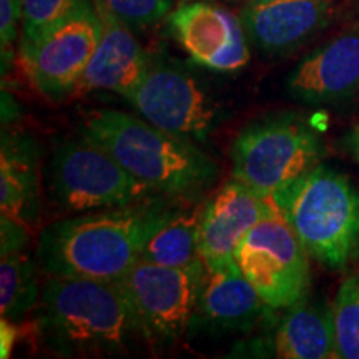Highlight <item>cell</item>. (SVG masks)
I'll return each mask as SVG.
<instances>
[{"mask_svg":"<svg viewBox=\"0 0 359 359\" xmlns=\"http://www.w3.org/2000/svg\"><path fill=\"white\" fill-rule=\"evenodd\" d=\"M100 34L102 20L97 6L90 0H79L37 40L19 48L30 83L50 100L75 95Z\"/></svg>","mask_w":359,"mask_h":359,"instance_id":"obj_8","label":"cell"},{"mask_svg":"<svg viewBox=\"0 0 359 359\" xmlns=\"http://www.w3.org/2000/svg\"><path fill=\"white\" fill-rule=\"evenodd\" d=\"M205 264L163 266L138 259L118 285L137 311L150 344H168L191 326L203 280Z\"/></svg>","mask_w":359,"mask_h":359,"instance_id":"obj_9","label":"cell"},{"mask_svg":"<svg viewBox=\"0 0 359 359\" xmlns=\"http://www.w3.org/2000/svg\"><path fill=\"white\" fill-rule=\"evenodd\" d=\"M182 198L155 195L58 219L40 233L37 257L48 275L118 281L151 236L182 212Z\"/></svg>","mask_w":359,"mask_h":359,"instance_id":"obj_1","label":"cell"},{"mask_svg":"<svg viewBox=\"0 0 359 359\" xmlns=\"http://www.w3.org/2000/svg\"><path fill=\"white\" fill-rule=\"evenodd\" d=\"M127 100L142 118L191 142H206L219 118L218 105L198 79L168 62L151 60L147 77Z\"/></svg>","mask_w":359,"mask_h":359,"instance_id":"obj_10","label":"cell"},{"mask_svg":"<svg viewBox=\"0 0 359 359\" xmlns=\"http://www.w3.org/2000/svg\"><path fill=\"white\" fill-rule=\"evenodd\" d=\"M346 142H348V147H349V150H351L354 158L359 160V125L358 127H354L353 132L348 135Z\"/></svg>","mask_w":359,"mask_h":359,"instance_id":"obj_27","label":"cell"},{"mask_svg":"<svg viewBox=\"0 0 359 359\" xmlns=\"http://www.w3.org/2000/svg\"><path fill=\"white\" fill-rule=\"evenodd\" d=\"M203 206L182 210L165 223L143 248L140 259L163 266H187L200 258V222Z\"/></svg>","mask_w":359,"mask_h":359,"instance_id":"obj_19","label":"cell"},{"mask_svg":"<svg viewBox=\"0 0 359 359\" xmlns=\"http://www.w3.org/2000/svg\"><path fill=\"white\" fill-rule=\"evenodd\" d=\"M95 6L110 12L130 29L140 30L167 19L173 0H95Z\"/></svg>","mask_w":359,"mask_h":359,"instance_id":"obj_22","label":"cell"},{"mask_svg":"<svg viewBox=\"0 0 359 359\" xmlns=\"http://www.w3.org/2000/svg\"><path fill=\"white\" fill-rule=\"evenodd\" d=\"M0 210L32 228L40 217L37 143L27 133L4 130L0 147Z\"/></svg>","mask_w":359,"mask_h":359,"instance_id":"obj_18","label":"cell"},{"mask_svg":"<svg viewBox=\"0 0 359 359\" xmlns=\"http://www.w3.org/2000/svg\"><path fill=\"white\" fill-rule=\"evenodd\" d=\"M308 258L302 240L273 198L268 213L235 251L236 266L273 309H286L306 298L311 280Z\"/></svg>","mask_w":359,"mask_h":359,"instance_id":"obj_7","label":"cell"},{"mask_svg":"<svg viewBox=\"0 0 359 359\" xmlns=\"http://www.w3.org/2000/svg\"><path fill=\"white\" fill-rule=\"evenodd\" d=\"M170 34L196 65L222 74L241 70L250 47L241 17L218 4L185 0L167 17Z\"/></svg>","mask_w":359,"mask_h":359,"instance_id":"obj_11","label":"cell"},{"mask_svg":"<svg viewBox=\"0 0 359 359\" xmlns=\"http://www.w3.org/2000/svg\"><path fill=\"white\" fill-rule=\"evenodd\" d=\"M19 336L20 330L17 323L2 318V321H0V358L7 359L12 356L13 346H15Z\"/></svg>","mask_w":359,"mask_h":359,"instance_id":"obj_26","label":"cell"},{"mask_svg":"<svg viewBox=\"0 0 359 359\" xmlns=\"http://www.w3.org/2000/svg\"><path fill=\"white\" fill-rule=\"evenodd\" d=\"M331 0H273L241 11L246 34L263 52L278 55L294 50L330 24Z\"/></svg>","mask_w":359,"mask_h":359,"instance_id":"obj_16","label":"cell"},{"mask_svg":"<svg viewBox=\"0 0 359 359\" xmlns=\"http://www.w3.org/2000/svg\"><path fill=\"white\" fill-rule=\"evenodd\" d=\"M42 296L37 263L25 251L4 257L0 263V314L20 323L35 311Z\"/></svg>","mask_w":359,"mask_h":359,"instance_id":"obj_20","label":"cell"},{"mask_svg":"<svg viewBox=\"0 0 359 359\" xmlns=\"http://www.w3.org/2000/svg\"><path fill=\"white\" fill-rule=\"evenodd\" d=\"M35 330L65 358L127 356L148 343L137 311L116 281L50 275L35 308Z\"/></svg>","mask_w":359,"mask_h":359,"instance_id":"obj_2","label":"cell"},{"mask_svg":"<svg viewBox=\"0 0 359 359\" xmlns=\"http://www.w3.org/2000/svg\"><path fill=\"white\" fill-rule=\"evenodd\" d=\"M48 188L57 205L72 213L115 208L155 195L109 151L85 137L55 148L48 165Z\"/></svg>","mask_w":359,"mask_h":359,"instance_id":"obj_6","label":"cell"},{"mask_svg":"<svg viewBox=\"0 0 359 359\" xmlns=\"http://www.w3.org/2000/svg\"><path fill=\"white\" fill-rule=\"evenodd\" d=\"M0 233V257H11L13 253L24 251L29 241V226L25 223L2 215Z\"/></svg>","mask_w":359,"mask_h":359,"instance_id":"obj_25","label":"cell"},{"mask_svg":"<svg viewBox=\"0 0 359 359\" xmlns=\"http://www.w3.org/2000/svg\"><path fill=\"white\" fill-rule=\"evenodd\" d=\"M286 88L311 105L353 97L359 90V34L339 35L304 57L291 70Z\"/></svg>","mask_w":359,"mask_h":359,"instance_id":"obj_13","label":"cell"},{"mask_svg":"<svg viewBox=\"0 0 359 359\" xmlns=\"http://www.w3.org/2000/svg\"><path fill=\"white\" fill-rule=\"evenodd\" d=\"M253 4H266V2H273V0H251Z\"/></svg>","mask_w":359,"mask_h":359,"instance_id":"obj_28","label":"cell"},{"mask_svg":"<svg viewBox=\"0 0 359 359\" xmlns=\"http://www.w3.org/2000/svg\"><path fill=\"white\" fill-rule=\"evenodd\" d=\"M263 198L240 180L231 178L203 205L200 222V258L205 268L233 266L235 251L246 233L268 213Z\"/></svg>","mask_w":359,"mask_h":359,"instance_id":"obj_12","label":"cell"},{"mask_svg":"<svg viewBox=\"0 0 359 359\" xmlns=\"http://www.w3.org/2000/svg\"><path fill=\"white\" fill-rule=\"evenodd\" d=\"M22 25V0H0V43H2V74L11 69L13 48Z\"/></svg>","mask_w":359,"mask_h":359,"instance_id":"obj_24","label":"cell"},{"mask_svg":"<svg viewBox=\"0 0 359 359\" xmlns=\"http://www.w3.org/2000/svg\"><path fill=\"white\" fill-rule=\"evenodd\" d=\"M80 133L160 195L195 198L218 177L217 163L191 140L165 132L142 116L93 110L85 116Z\"/></svg>","mask_w":359,"mask_h":359,"instance_id":"obj_3","label":"cell"},{"mask_svg":"<svg viewBox=\"0 0 359 359\" xmlns=\"http://www.w3.org/2000/svg\"><path fill=\"white\" fill-rule=\"evenodd\" d=\"M255 353L281 359L336 358L333 306L309 303L306 298L286 308V314L275 325L273 334L259 341Z\"/></svg>","mask_w":359,"mask_h":359,"instance_id":"obj_17","label":"cell"},{"mask_svg":"<svg viewBox=\"0 0 359 359\" xmlns=\"http://www.w3.org/2000/svg\"><path fill=\"white\" fill-rule=\"evenodd\" d=\"M97 11L102 20L100 40L75 93L105 90L128 98L147 77L151 58L135 39L133 29L110 12L100 7Z\"/></svg>","mask_w":359,"mask_h":359,"instance_id":"obj_14","label":"cell"},{"mask_svg":"<svg viewBox=\"0 0 359 359\" xmlns=\"http://www.w3.org/2000/svg\"><path fill=\"white\" fill-rule=\"evenodd\" d=\"M271 309L236 264L205 268L191 325L217 333H248Z\"/></svg>","mask_w":359,"mask_h":359,"instance_id":"obj_15","label":"cell"},{"mask_svg":"<svg viewBox=\"0 0 359 359\" xmlns=\"http://www.w3.org/2000/svg\"><path fill=\"white\" fill-rule=\"evenodd\" d=\"M271 198L318 263L341 269L359 257V190L346 175L316 165Z\"/></svg>","mask_w":359,"mask_h":359,"instance_id":"obj_4","label":"cell"},{"mask_svg":"<svg viewBox=\"0 0 359 359\" xmlns=\"http://www.w3.org/2000/svg\"><path fill=\"white\" fill-rule=\"evenodd\" d=\"M79 0H22L20 45L27 47L45 30L69 13Z\"/></svg>","mask_w":359,"mask_h":359,"instance_id":"obj_23","label":"cell"},{"mask_svg":"<svg viewBox=\"0 0 359 359\" xmlns=\"http://www.w3.org/2000/svg\"><path fill=\"white\" fill-rule=\"evenodd\" d=\"M321 140L308 122L291 114L246 125L231 147L233 178L271 198L318 165Z\"/></svg>","mask_w":359,"mask_h":359,"instance_id":"obj_5","label":"cell"},{"mask_svg":"<svg viewBox=\"0 0 359 359\" xmlns=\"http://www.w3.org/2000/svg\"><path fill=\"white\" fill-rule=\"evenodd\" d=\"M336 358L359 359V273L344 278L333 303Z\"/></svg>","mask_w":359,"mask_h":359,"instance_id":"obj_21","label":"cell"}]
</instances>
